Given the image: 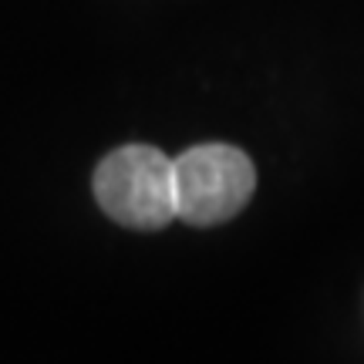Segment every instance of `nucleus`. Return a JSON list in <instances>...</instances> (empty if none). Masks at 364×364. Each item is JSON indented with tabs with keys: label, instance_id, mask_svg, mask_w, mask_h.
<instances>
[{
	"label": "nucleus",
	"instance_id": "obj_1",
	"mask_svg": "<svg viewBox=\"0 0 364 364\" xmlns=\"http://www.w3.org/2000/svg\"><path fill=\"white\" fill-rule=\"evenodd\" d=\"M95 199L129 230H162L176 216V172L152 145H125L95 172Z\"/></svg>",
	"mask_w": 364,
	"mask_h": 364
},
{
	"label": "nucleus",
	"instance_id": "obj_2",
	"mask_svg": "<svg viewBox=\"0 0 364 364\" xmlns=\"http://www.w3.org/2000/svg\"><path fill=\"white\" fill-rule=\"evenodd\" d=\"M176 172V216L193 226L226 223L250 203L257 172L233 145H196L172 159Z\"/></svg>",
	"mask_w": 364,
	"mask_h": 364
}]
</instances>
